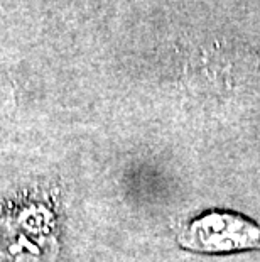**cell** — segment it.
<instances>
[{
    "mask_svg": "<svg viewBox=\"0 0 260 262\" xmlns=\"http://www.w3.org/2000/svg\"><path fill=\"white\" fill-rule=\"evenodd\" d=\"M178 241L201 254L252 250L260 249V225L235 211H206L182 228Z\"/></svg>",
    "mask_w": 260,
    "mask_h": 262,
    "instance_id": "1",
    "label": "cell"
},
{
    "mask_svg": "<svg viewBox=\"0 0 260 262\" xmlns=\"http://www.w3.org/2000/svg\"><path fill=\"white\" fill-rule=\"evenodd\" d=\"M12 105H14L12 85L5 78L0 76V117L4 114H9L12 110Z\"/></svg>",
    "mask_w": 260,
    "mask_h": 262,
    "instance_id": "2",
    "label": "cell"
}]
</instances>
